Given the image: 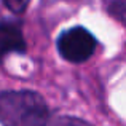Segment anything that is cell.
I'll list each match as a JSON object with an SVG mask.
<instances>
[{
  "instance_id": "6da1fadb",
  "label": "cell",
  "mask_w": 126,
  "mask_h": 126,
  "mask_svg": "<svg viewBox=\"0 0 126 126\" xmlns=\"http://www.w3.org/2000/svg\"><path fill=\"white\" fill-rule=\"evenodd\" d=\"M48 120V105L38 93H0V123L3 126H46Z\"/></svg>"
},
{
  "instance_id": "7a4b0ae2",
  "label": "cell",
  "mask_w": 126,
  "mask_h": 126,
  "mask_svg": "<svg viewBox=\"0 0 126 126\" xmlns=\"http://www.w3.org/2000/svg\"><path fill=\"white\" fill-rule=\"evenodd\" d=\"M97 40L85 27H72L62 32L58 38V51L69 62H85L94 54Z\"/></svg>"
},
{
  "instance_id": "3957f363",
  "label": "cell",
  "mask_w": 126,
  "mask_h": 126,
  "mask_svg": "<svg viewBox=\"0 0 126 126\" xmlns=\"http://www.w3.org/2000/svg\"><path fill=\"white\" fill-rule=\"evenodd\" d=\"M26 40L18 24L0 22V61L10 53H24Z\"/></svg>"
},
{
  "instance_id": "277c9868",
  "label": "cell",
  "mask_w": 126,
  "mask_h": 126,
  "mask_svg": "<svg viewBox=\"0 0 126 126\" xmlns=\"http://www.w3.org/2000/svg\"><path fill=\"white\" fill-rule=\"evenodd\" d=\"M107 13L126 26V0H102Z\"/></svg>"
},
{
  "instance_id": "5b68a950",
  "label": "cell",
  "mask_w": 126,
  "mask_h": 126,
  "mask_svg": "<svg viewBox=\"0 0 126 126\" xmlns=\"http://www.w3.org/2000/svg\"><path fill=\"white\" fill-rule=\"evenodd\" d=\"M49 126H93L75 117H58L49 123Z\"/></svg>"
},
{
  "instance_id": "8992f818",
  "label": "cell",
  "mask_w": 126,
  "mask_h": 126,
  "mask_svg": "<svg viewBox=\"0 0 126 126\" xmlns=\"http://www.w3.org/2000/svg\"><path fill=\"white\" fill-rule=\"evenodd\" d=\"M5 5L15 13H22L29 5V0H3Z\"/></svg>"
}]
</instances>
